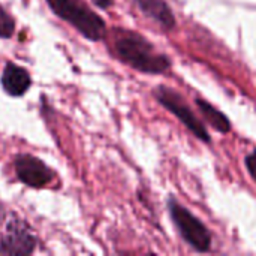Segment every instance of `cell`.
<instances>
[{"label": "cell", "instance_id": "obj_2", "mask_svg": "<svg viewBox=\"0 0 256 256\" xmlns=\"http://www.w3.org/2000/svg\"><path fill=\"white\" fill-rule=\"evenodd\" d=\"M50 9L63 21L70 24L81 36L92 42L106 38L105 21L82 0H46Z\"/></svg>", "mask_w": 256, "mask_h": 256}, {"label": "cell", "instance_id": "obj_7", "mask_svg": "<svg viewBox=\"0 0 256 256\" xmlns=\"http://www.w3.org/2000/svg\"><path fill=\"white\" fill-rule=\"evenodd\" d=\"M0 84L9 96L20 98L28 92V88L32 86V76L26 68H21V66L9 62L3 68V72L0 76Z\"/></svg>", "mask_w": 256, "mask_h": 256}, {"label": "cell", "instance_id": "obj_8", "mask_svg": "<svg viewBox=\"0 0 256 256\" xmlns=\"http://www.w3.org/2000/svg\"><path fill=\"white\" fill-rule=\"evenodd\" d=\"M141 12L158 22L164 30H172L176 27V16L165 0H135Z\"/></svg>", "mask_w": 256, "mask_h": 256}, {"label": "cell", "instance_id": "obj_5", "mask_svg": "<svg viewBox=\"0 0 256 256\" xmlns=\"http://www.w3.org/2000/svg\"><path fill=\"white\" fill-rule=\"evenodd\" d=\"M14 168H15L16 178L22 184L32 189L46 188L56 176L54 171L48 165L44 164V160L27 153H21L15 156Z\"/></svg>", "mask_w": 256, "mask_h": 256}, {"label": "cell", "instance_id": "obj_11", "mask_svg": "<svg viewBox=\"0 0 256 256\" xmlns=\"http://www.w3.org/2000/svg\"><path fill=\"white\" fill-rule=\"evenodd\" d=\"M246 168H248L249 174L256 180V152L250 153V154L246 158Z\"/></svg>", "mask_w": 256, "mask_h": 256}, {"label": "cell", "instance_id": "obj_1", "mask_svg": "<svg viewBox=\"0 0 256 256\" xmlns=\"http://www.w3.org/2000/svg\"><path fill=\"white\" fill-rule=\"evenodd\" d=\"M116 56L128 66L142 74H164L171 68L168 56L159 52L154 45L136 32L116 28L112 32Z\"/></svg>", "mask_w": 256, "mask_h": 256}, {"label": "cell", "instance_id": "obj_10", "mask_svg": "<svg viewBox=\"0 0 256 256\" xmlns=\"http://www.w3.org/2000/svg\"><path fill=\"white\" fill-rule=\"evenodd\" d=\"M15 32V21L0 4V39H10Z\"/></svg>", "mask_w": 256, "mask_h": 256}, {"label": "cell", "instance_id": "obj_4", "mask_svg": "<svg viewBox=\"0 0 256 256\" xmlns=\"http://www.w3.org/2000/svg\"><path fill=\"white\" fill-rule=\"evenodd\" d=\"M156 100L165 106L168 111H171L198 140L204 141V142H210V136L207 129L204 128V124L198 120V117L194 114V111L189 108V105L184 102V99L174 92L172 88L166 87V86H159L154 88L153 92Z\"/></svg>", "mask_w": 256, "mask_h": 256}, {"label": "cell", "instance_id": "obj_6", "mask_svg": "<svg viewBox=\"0 0 256 256\" xmlns=\"http://www.w3.org/2000/svg\"><path fill=\"white\" fill-rule=\"evenodd\" d=\"M36 237L22 220L9 222L0 240V255H30L34 252Z\"/></svg>", "mask_w": 256, "mask_h": 256}, {"label": "cell", "instance_id": "obj_9", "mask_svg": "<svg viewBox=\"0 0 256 256\" xmlns=\"http://www.w3.org/2000/svg\"><path fill=\"white\" fill-rule=\"evenodd\" d=\"M196 106L200 108L201 114L204 116V118L212 124V128H214L216 130L222 132V134H226L231 130V123L228 120V117L220 112L219 110H216L213 105H210L208 102H206L204 99H196Z\"/></svg>", "mask_w": 256, "mask_h": 256}, {"label": "cell", "instance_id": "obj_12", "mask_svg": "<svg viewBox=\"0 0 256 256\" xmlns=\"http://www.w3.org/2000/svg\"><path fill=\"white\" fill-rule=\"evenodd\" d=\"M93 3L100 9H108L114 4V0H93Z\"/></svg>", "mask_w": 256, "mask_h": 256}, {"label": "cell", "instance_id": "obj_3", "mask_svg": "<svg viewBox=\"0 0 256 256\" xmlns=\"http://www.w3.org/2000/svg\"><path fill=\"white\" fill-rule=\"evenodd\" d=\"M168 212L183 240L196 252H208L212 248V234L207 226L195 218L188 208L178 204L174 198L168 200Z\"/></svg>", "mask_w": 256, "mask_h": 256}]
</instances>
